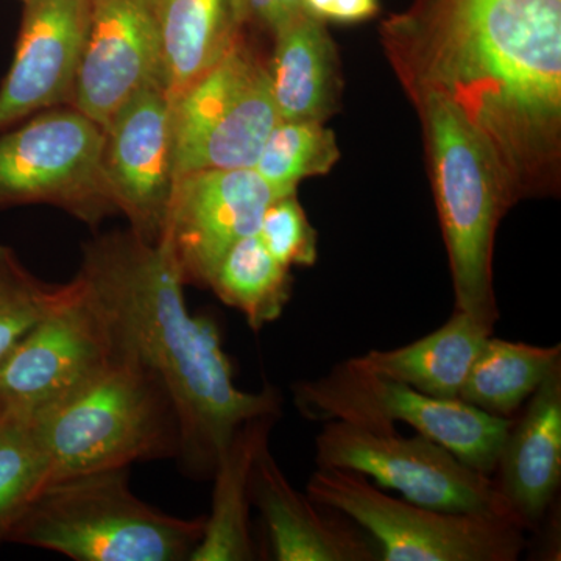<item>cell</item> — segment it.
I'll return each instance as SVG.
<instances>
[{
  "label": "cell",
  "mask_w": 561,
  "mask_h": 561,
  "mask_svg": "<svg viewBox=\"0 0 561 561\" xmlns=\"http://www.w3.org/2000/svg\"><path fill=\"white\" fill-rule=\"evenodd\" d=\"M391 32L412 90L478 128L518 197L560 128L561 0H424Z\"/></svg>",
  "instance_id": "cell-1"
},
{
  "label": "cell",
  "mask_w": 561,
  "mask_h": 561,
  "mask_svg": "<svg viewBox=\"0 0 561 561\" xmlns=\"http://www.w3.org/2000/svg\"><path fill=\"white\" fill-rule=\"evenodd\" d=\"M77 275L102 309L114 348L157 376L175 409L181 470L210 479L221 453L247 420L283 411L273 386L238 389L230 357L210 317L187 311L179 262L165 236L149 242L131 230L83 249Z\"/></svg>",
  "instance_id": "cell-2"
},
{
  "label": "cell",
  "mask_w": 561,
  "mask_h": 561,
  "mask_svg": "<svg viewBox=\"0 0 561 561\" xmlns=\"http://www.w3.org/2000/svg\"><path fill=\"white\" fill-rule=\"evenodd\" d=\"M31 416L47 459L44 485L179 456V420L168 391L124 351L116 350L90 381Z\"/></svg>",
  "instance_id": "cell-3"
},
{
  "label": "cell",
  "mask_w": 561,
  "mask_h": 561,
  "mask_svg": "<svg viewBox=\"0 0 561 561\" xmlns=\"http://www.w3.org/2000/svg\"><path fill=\"white\" fill-rule=\"evenodd\" d=\"M412 91L426 131L456 311L494 330L500 320L493 286L494 236L515 191L489 140L456 106L438 92Z\"/></svg>",
  "instance_id": "cell-4"
},
{
  "label": "cell",
  "mask_w": 561,
  "mask_h": 561,
  "mask_svg": "<svg viewBox=\"0 0 561 561\" xmlns=\"http://www.w3.org/2000/svg\"><path fill=\"white\" fill-rule=\"evenodd\" d=\"M203 529L205 516L157 511L133 493L128 468H113L46 483L9 542L76 561H184Z\"/></svg>",
  "instance_id": "cell-5"
},
{
  "label": "cell",
  "mask_w": 561,
  "mask_h": 561,
  "mask_svg": "<svg viewBox=\"0 0 561 561\" xmlns=\"http://www.w3.org/2000/svg\"><path fill=\"white\" fill-rule=\"evenodd\" d=\"M298 412L311 421H348L370 427L411 426L459 457L472 470L496 471L513 419L479 411L457 398L430 397L348 360L317 379L291 386Z\"/></svg>",
  "instance_id": "cell-6"
},
{
  "label": "cell",
  "mask_w": 561,
  "mask_h": 561,
  "mask_svg": "<svg viewBox=\"0 0 561 561\" xmlns=\"http://www.w3.org/2000/svg\"><path fill=\"white\" fill-rule=\"evenodd\" d=\"M306 493L357 524L382 561H515L526 548L516 523L397 500L359 472L319 467Z\"/></svg>",
  "instance_id": "cell-7"
},
{
  "label": "cell",
  "mask_w": 561,
  "mask_h": 561,
  "mask_svg": "<svg viewBox=\"0 0 561 561\" xmlns=\"http://www.w3.org/2000/svg\"><path fill=\"white\" fill-rule=\"evenodd\" d=\"M320 468L359 472L376 486L434 511L508 519L522 526L491 476L424 435L401 437L394 427L327 421L316 438Z\"/></svg>",
  "instance_id": "cell-8"
},
{
  "label": "cell",
  "mask_w": 561,
  "mask_h": 561,
  "mask_svg": "<svg viewBox=\"0 0 561 561\" xmlns=\"http://www.w3.org/2000/svg\"><path fill=\"white\" fill-rule=\"evenodd\" d=\"M102 146L101 125L70 105L0 133V209L57 206L91 227L114 216Z\"/></svg>",
  "instance_id": "cell-9"
},
{
  "label": "cell",
  "mask_w": 561,
  "mask_h": 561,
  "mask_svg": "<svg viewBox=\"0 0 561 561\" xmlns=\"http://www.w3.org/2000/svg\"><path fill=\"white\" fill-rule=\"evenodd\" d=\"M176 173L251 169L279 122L267 65L243 35L172 101Z\"/></svg>",
  "instance_id": "cell-10"
},
{
  "label": "cell",
  "mask_w": 561,
  "mask_h": 561,
  "mask_svg": "<svg viewBox=\"0 0 561 561\" xmlns=\"http://www.w3.org/2000/svg\"><path fill=\"white\" fill-rule=\"evenodd\" d=\"M72 291L0 362V394L10 408L36 412L79 389L113 359L102 309L77 275Z\"/></svg>",
  "instance_id": "cell-11"
},
{
  "label": "cell",
  "mask_w": 561,
  "mask_h": 561,
  "mask_svg": "<svg viewBox=\"0 0 561 561\" xmlns=\"http://www.w3.org/2000/svg\"><path fill=\"white\" fill-rule=\"evenodd\" d=\"M102 168L117 213L144 241H160L175 187L172 101L150 81L103 128Z\"/></svg>",
  "instance_id": "cell-12"
},
{
  "label": "cell",
  "mask_w": 561,
  "mask_h": 561,
  "mask_svg": "<svg viewBox=\"0 0 561 561\" xmlns=\"http://www.w3.org/2000/svg\"><path fill=\"white\" fill-rule=\"evenodd\" d=\"M279 190L251 169H205L176 179L162 236L171 242L184 284L209 287L224 254L256 234Z\"/></svg>",
  "instance_id": "cell-13"
},
{
  "label": "cell",
  "mask_w": 561,
  "mask_h": 561,
  "mask_svg": "<svg viewBox=\"0 0 561 561\" xmlns=\"http://www.w3.org/2000/svg\"><path fill=\"white\" fill-rule=\"evenodd\" d=\"M154 80L162 81V51L153 0H91L70 106L105 128Z\"/></svg>",
  "instance_id": "cell-14"
},
{
  "label": "cell",
  "mask_w": 561,
  "mask_h": 561,
  "mask_svg": "<svg viewBox=\"0 0 561 561\" xmlns=\"http://www.w3.org/2000/svg\"><path fill=\"white\" fill-rule=\"evenodd\" d=\"M13 61L0 84V133L70 105L91 0H24Z\"/></svg>",
  "instance_id": "cell-15"
},
{
  "label": "cell",
  "mask_w": 561,
  "mask_h": 561,
  "mask_svg": "<svg viewBox=\"0 0 561 561\" xmlns=\"http://www.w3.org/2000/svg\"><path fill=\"white\" fill-rule=\"evenodd\" d=\"M250 500L267 526L275 560H381L378 546L357 524L291 485L268 446L251 472Z\"/></svg>",
  "instance_id": "cell-16"
},
{
  "label": "cell",
  "mask_w": 561,
  "mask_h": 561,
  "mask_svg": "<svg viewBox=\"0 0 561 561\" xmlns=\"http://www.w3.org/2000/svg\"><path fill=\"white\" fill-rule=\"evenodd\" d=\"M513 421L493 479L524 530L541 529L561 483V362Z\"/></svg>",
  "instance_id": "cell-17"
},
{
  "label": "cell",
  "mask_w": 561,
  "mask_h": 561,
  "mask_svg": "<svg viewBox=\"0 0 561 561\" xmlns=\"http://www.w3.org/2000/svg\"><path fill=\"white\" fill-rule=\"evenodd\" d=\"M273 36L267 73L279 119L324 122L339 84L337 57L324 22L301 11Z\"/></svg>",
  "instance_id": "cell-18"
},
{
  "label": "cell",
  "mask_w": 561,
  "mask_h": 561,
  "mask_svg": "<svg viewBox=\"0 0 561 561\" xmlns=\"http://www.w3.org/2000/svg\"><path fill=\"white\" fill-rule=\"evenodd\" d=\"M280 413L247 420L234 432L214 470L210 513L190 561H251L257 559L250 534V479L254 463Z\"/></svg>",
  "instance_id": "cell-19"
},
{
  "label": "cell",
  "mask_w": 561,
  "mask_h": 561,
  "mask_svg": "<svg viewBox=\"0 0 561 561\" xmlns=\"http://www.w3.org/2000/svg\"><path fill=\"white\" fill-rule=\"evenodd\" d=\"M491 328L468 313L454 311L426 337L390 351L373 350L350 364L412 387L430 397L457 400Z\"/></svg>",
  "instance_id": "cell-20"
},
{
  "label": "cell",
  "mask_w": 561,
  "mask_h": 561,
  "mask_svg": "<svg viewBox=\"0 0 561 561\" xmlns=\"http://www.w3.org/2000/svg\"><path fill=\"white\" fill-rule=\"evenodd\" d=\"M160 27L162 83L171 101L230 50L242 28L230 0H153Z\"/></svg>",
  "instance_id": "cell-21"
},
{
  "label": "cell",
  "mask_w": 561,
  "mask_h": 561,
  "mask_svg": "<svg viewBox=\"0 0 561 561\" xmlns=\"http://www.w3.org/2000/svg\"><path fill=\"white\" fill-rule=\"evenodd\" d=\"M561 362V345L537 346L490 335L476 357L459 400L512 419Z\"/></svg>",
  "instance_id": "cell-22"
},
{
  "label": "cell",
  "mask_w": 561,
  "mask_h": 561,
  "mask_svg": "<svg viewBox=\"0 0 561 561\" xmlns=\"http://www.w3.org/2000/svg\"><path fill=\"white\" fill-rule=\"evenodd\" d=\"M217 298L243 313L254 332L283 316L291 297L290 268L268 253L257 234L247 236L224 254L209 280Z\"/></svg>",
  "instance_id": "cell-23"
},
{
  "label": "cell",
  "mask_w": 561,
  "mask_h": 561,
  "mask_svg": "<svg viewBox=\"0 0 561 561\" xmlns=\"http://www.w3.org/2000/svg\"><path fill=\"white\" fill-rule=\"evenodd\" d=\"M47 459L31 413L10 408L0 419V545L9 542L33 497L44 485Z\"/></svg>",
  "instance_id": "cell-24"
},
{
  "label": "cell",
  "mask_w": 561,
  "mask_h": 561,
  "mask_svg": "<svg viewBox=\"0 0 561 561\" xmlns=\"http://www.w3.org/2000/svg\"><path fill=\"white\" fill-rule=\"evenodd\" d=\"M339 157L334 133L323 122L279 119L253 169L283 194H295L301 180L330 172Z\"/></svg>",
  "instance_id": "cell-25"
},
{
  "label": "cell",
  "mask_w": 561,
  "mask_h": 561,
  "mask_svg": "<svg viewBox=\"0 0 561 561\" xmlns=\"http://www.w3.org/2000/svg\"><path fill=\"white\" fill-rule=\"evenodd\" d=\"M72 280L49 284L18 257L16 251L0 243V362L25 334L72 291Z\"/></svg>",
  "instance_id": "cell-26"
},
{
  "label": "cell",
  "mask_w": 561,
  "mask_h": 561,
  "mask_svg": "<svg viewBox=\"0 0 561 561\" xmlns=\"http://www.w3.org/2000/svg\"><path fill=\"white\" fill-rule=\"evenodd\" d=\"M257 238L284 267H311L319 257V238L297 195L276 198L262 216Z\"/></svg>",
  "instance_id": "cell-27"
},
{
  "label": "cell",
  "mask_w": 561,
  "mask_h": 561,
  "mask_svg": "<svg viewBox=\"0 0 561 561\" xmlns=\"http://www.w3.org/2000/svg\"><path fill=\"white\" fill-rule=\"evenodd\" d=\"M239 27L254 25L275 32L284 22L301 13V0H230Z\"/></svg>",
  "instance_id": "cell-28"
},
{
  "label": "cell",
  "mask_w": 561,
  "mask_h": 561,
  "mask_svg": "<svg viewBox=\"0 0 561 561\" xmlns=\"http://www.w3.org/2000/svg\"><path fill=\"white\" fill-rule=\"evenodd\" d=\"M301 9L327 22H360L379 11V0H301Z\"/></svg>",
  "instance_id": "cell-29"
},
{
  "label": "cell",
  "mask_w": 561,
  "mask_h": 561,
  "mask_svg": "<svg viewBox=\"0 0 561 561\" xmlns=\"http://www.w3.org/2000/svg\"><path fill=\"white\" fill-rule=\"evenodd\" d=\"M7 409H9V404H7V401L3 400L2 394H0V419H2L3 413L7 412Z\"/></svg>",
  "instance_id": "cell-30"
},
{
  "label": "cell",
  "mask_w": 561,
  "mask_h": 561,
  "mask_svg": "<svg viewBox=\"0 0 561 561\" xmlns=\"http://www.w3.org/2000/svg\"><path fill=\"white\" fill-rule=\"evenodd\" d=\"M21 2H24V0H21Z\"/></svg>",
  "instance_id": "cell-31"
}]
</instances>
